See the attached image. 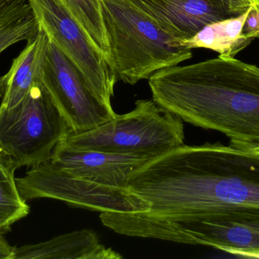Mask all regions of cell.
<instances>
[{
    "label": "cell",
    "instance_id": "7",
    "mask_svg": "<svg viewBox=\"0 0 259 259\" xmlns=\"http://www.w3.org/2000/svg\"><path fill=\"white\" fill-rule=\"evenodd\" d=\"M41 29L80 71L93 92L112 106L116 76L62 0H29Z\"/></svg>",
    "mask_w": 259,
    "mask_h": 259
},
{
    "label": "cell",
    "instance_id": "4",
    "mask_svg": "<svg viewBox=\"0 0 259 259\" xmlns=\"http://www.w3.org/2000/svg\"><path fill=\"white\" fill-rule=\"evenodd\" d=\"M184 141L180 117L153 100H138L131 112L88 132H70L61 142L71 149L155 158Z\"/></svg>",
    "mask_w": 259,
    "mask_h": 259
},
{
    "label": "cell",
    "instance_id": "11",
    "mask_svg": "<svg viewBox=\"0 0 259 259\" xmlns=\"http://www.w3.org/2000/svg\"><path fill=\"white\" fill-rule=\"evenodd\" d=\"M91 230L74 231L48 241L14 248L13 259H119Z\"/></svg>",
    "mask_w": 259,
    "mask_h": 259
},
{
    "label": "cell",
    "instance_id": "12",
    "mask_svg": "<svg viewBox=\"0 0 259 259\" xmlns=\"http://www.w3.org/2000/svg\"><path fill=\"white\" fill-rule=\"evenodd\" d=\"M48 36L41 29L39 34L27 45L5 76L0 77L1 106H16L28 94L35 82L40 79L41 68Z\"/></svg>",
    "mask_w": 259,
    "mask_h": 259
},
{
    "label": "cell",
    "instance_id": "19",
    "mask_svg": "<svg viewBox=\"0 0 259 259\" xmlns=\"http://www.w3.org/2000/svg\"><path fill=\"white\" fill-rule=\"evenodd\" d=\"M14 247H12L5 240L0 238V259H13Z\"/></svg>",
    "mask_w": 259,
    "mask_h": 259
},
{
    "label": "cell",
    "instance_id": "1",
    "mask_svg": "<svg viewBox=\"0 0 259 259\" xmlns=\"http://www.w3.org/2000/svg\"><path fill=\"white\" fill-rule=\"evenodd\" d=\"M127 187L147 202V215L191 219L217 230L227 252L259 255V155L184 144L147 161Z\"/></svg>",
    "mask_w": 259,
    "mask_h": 259
},
{
    "label": "cell",
    "instance_id": "3",
    "mask_svg": "<svg viewBox=\"0 0 259 259\" xmlns=\"http://www.w3.org/2000/svg\"><path fill=\"white\" fill-rule=\"evenodd\" d=\"M109 45V66L117 79L134 85L163 68L191 59L181 45L128 0H101Z\"/></svg>",
    "mask_w": 259,
    "mask_h": 259
},
{
    "label": "cell",
    "instance_id": "13",
    "mask_svg": "<svg viewBox=\"0 0 259 259\" xmlns=\"http://www.w3.org/2000/svg\"><path fill=\"white\" fill-rule=\"evenodd\" d=\"M250 7L241 15L208 24L193 38L181 41V45L191 50L208 49L217 52L221 56L235 57L253 41L243 33Z\"/></svg>",
    "mask_w": 259,
    "mask_h": 259
},
{
    "label": "cell",
    "instance_id": "17",
    "mask_svg": "<svg viewBox=\"0 0 259 259\" xmlns=\"http://www.w3.org/2000/svg\"><path fill=\"white\" fill-rule=\"evenodd\" d=\"M243 33L252 40L259 38V9L252 5L245 21Z\"/></svg>",
    "mask_w": 259,
    "mask_h": 259
},
{
    "label": "cell",
    "instance_id": "5",
    "mask_svg": "<svg viewBox=\"0 0 259 259\" xmlns=\"http://www.w3.org/2000/svg\"><path fill=\"white\" fill-rule=\"evenodd\" d=\"M71 132L40 79L16 106L0 105V158L13 170L49 161Z\"/></svg>",
    "mask_w": 259,
    "mask_h": 259
},
{
    "label": "cell",
    "instance_id": "15",
    "mask_svg": "<svg viewBox=\"0 0 259 259\" xmlns=\"http://www.w3.org/2000/svg\"><path fill=\"white\" fill-rule=\"evenodd\" d=\"M90 39L109 62V45L103 21L101 0H62Z\"/></svg>",
    "mask_w": 259,
    "mask_h": 259
},
{
    "label": "cell",
    "instance_id": "24",
    "mask_svg": "<svg viewBox=\"0 0 259 259\" xmlns=\"http://www.w3.org/2000/svg\"></svg>",
    "mask_w": 259,
    "mask_h": 259
},
{
    "label": "cell",
    "instance_id": "2",
    "mask_svg": "<svg viewBox=\"0 0 259 259\" xmlns=\"http://www.w3.org/2000/svg\"><path fill=\"white\" fill-rule=\"evenodd\" d=\"M152 100L183 121L217 131L231 145L259 147V67L219 56L175 65L149 79Z\"/></svg>",
    "mask_w": 259,
    "mask_h": 259
},
{
    "label": "cell",
    "instance_id": "16",
    "mask_svg": "<svg viewBox=\"0 0 259 259\" xmlns=\"http://www.w3.org/2000/svg\"><path fill=\"white\" fill-rule=\"evenodd\" d=\"M15 170L9 166L0 167V214L16 222L30 212V207L20 194Z\"/></svg>",
    "mask_w": 259,
    "mask_h": 259
},
{
    "label": "cell",
    "instance_id": "6",
    "mask_svg": "<svg viewBox=\"0 0 259 259\" xmlns=\"http://www.w3.org/2000/svg\"><path fill=\"white\" fill-rule=\"evenodd\" d=\"M15 180L26 202L47 198L101 213L143 212L149 208L146 201L128 188L106 187L83 180L59 170L50 160L30 167L25 176Z\"/></svg>",
    "mask_w": 259,
    "mask_h": 259
},
{
    "label": "cell",
    "instance_id": "8",
    "mask_svg": "<svg viewBox=\"0 0 259 259\" xmlns=\"http://www.w3.org/2000/svg\"><path fill=\"white\" fill-rule=\"evenodd\" d=\"M40 81L66 119L71 132H88L116 117L112 106L97 97L75 65L49 38Z\"/></svg>",
    "mask_w": 259,
    "mask_h": 259
},
{
    "label": "cell",
    "instance_id": "14",
    "mask_svg": "<svg viewBox=\"0 0 259 259\" xmlns=\"http://www.w3.org/2000/svg\"><path fill=\"white\" fill-rule=\"evenodd\" d=\"M41 27L29 0H0V54L36 38Z\"/></svg>",
    "mask_w": 259,
    "mask_h": 259
},
{
    "label": "cell",
    "instance_id": "23",
    "mask_svg": "<svg viewBox=\"0 0 259 259\" xmlns=\"http://www.w3.org/2000/svg\"><path fill=\"white\" fill-rule=\"evenodd\" d=\"M5 166L8 165L4 162V161H3V160L1 159V158H0V167H5Z\"/></svg>",
    "mask_w": 259,
    "mask_h": 259
},
{
    "label": "cell",
    "instance_id": "21",
    "mask_svg": "<svg viewBox=\"0 0 259 259\" xmlns=\"http://www.w3.org/2000/svg\"><path fill=\"white\" fill-rule=\"evenodd\" d=\"M251 3H252L251 5L259 9V0H251Z\"/></svg>",
    "mask_w": 259,
    "mask_h": 259
},
{
    "label": "cell",
    "instance_id": "20",
    "mask_svg": "<svg viewBox=\"0 0 259 259\" xmlns=\"http://www.w3.org/2000/svg\"><path fill=\"white\" fill-rule=\"evenodd\" d=\"M15 222L0 214V238L4 237L7 233L10 232L12 225Z\"/></svg>",
    "mask_w": 259,
    "mask_h": 259
},
{
    "label": "cell",
    "instance_id": "22",
    "mask_svg": "<svg viewBox=\"0 0 259 259\" xmlns=\"http://www.w3.org/2000/svg\"><path fill=\"white\" fill-rule=\"evenodd\" d=\"M248 152H252V153L257 154V155H259V147H256V149H252V150H247Z\"/></svg>",
    "mask_w": 259,
    "mask_h": 259
},
{
    "label": "cell",
    "instance_id": "18",
    "mask_svg": "<svg viewBox=\"0 0 259 259\" xmlns=\"http://www.w3.org/2000/svg\"><path fill=\"white\" fill-rule=\"evenodd\" d=\"M222 5L228 13L237 16L244 13L250 7L251 0H215Z\"/></svg>",
    "mask_w": 259,
    "mask_h": 259
},
{
    "label": "cell",
    "instance_id": "9",
    "mask_svg": "<svg viewBox=\"0 0 259 259\" xmlns=\"http://www.w3.org/2000/svg\"><path fill=\"white\" fill-rule=\"evenodd\" d=\"M152 157L71 149L59 143L50 161L59 170L106 187L127 188L130 178Z\"/></svg>",
    "mask_w": 259,
    "mask_h": 259
},
{
    "label": "cell",
    "instance_id": "10",
    "mask_svg": "<svg viewBox=\"0 0 259 259\" xmlns=\"http://www.w3.org/2000/svg\"><path fill=\"white\" fill-rule=\"evenodd\" d=\"M179 41L190 39L204 27L234 17L215 0H128Z\"/></svg>",
    "mask_w": 259,
    "mask_h": 259
}]
</instances>
